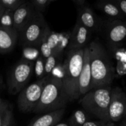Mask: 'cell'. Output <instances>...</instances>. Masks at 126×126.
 Returning <instances> with one entry per match:
<instances>
[{
    "label": "cell",
    "instance_id": "cell-1",
    "mask_svg": "<svg viewBox=\"0 0 126 126\" xmlns=\"http://www.w3.org/2000/svg\"><path fill=\"white\" fill-rule=\"evenodd\" d=\"M87 46L91 70V90L111 86L115 79V73L108 52L97 40L93 41Z\"/></svg>",
    "mask_w": 126,
    "mask_h": 126
},
{
    "label": "cell",
    "instance_id": "cell-2",
    "mask_svg": "<svg viewBox=\"0 0 126 126\" xmlns=\"http://www.w3.org/2000/svg\"><path fill=\"white\" fill-rule=\"evenodd\" d=\"M68 102L69 98L64 89L62 79L50 75L44 84L39 103L33 112L44 114L66 108Z\"/></svg>",
    "mask_w": 126,
    "mask_h": 126
},
{
    "label": "cell",
    "instance_id": "cell-3",
    "mask_svg": "<svg viewBox=\"0 0 126 126\" xmlns=\"http://www.w3.org/2000/svg\"><path fill=\"white\" fill-rule=\"evenodd\" d=\"M84 49L68 50L63 63V84L69 102L79 98L78 92L79 79L83 64Z\"/></svg>",
    "mask_w": 126,
    "mask_h": 126
},
{
    "label": "cell",
    "instance_id": "cell-4",
    "mask_svg": "<svg viewBox=\"0 0 126 126\" xmlns=\"http://www.w3.org/2000/svg\"><path fill=\"white\" fill-rule=\"evenodd\" d=\"M111 89V86H107L91 90L82 95L79 103L85 111L92 114L99 120L108 123Z\"/></svg>",
    "mask_w": 126,
    "mask_h": 126
},
{
    "label": "cell",
    "instance_id": "cell-5",
    "mask_svg": "<svg viewBox=\"0 0 126 126\" xmlns=\"http://www.w3.org/2000/svg\"><path fill=\"white\" fill-rule=\"evenodd\" d=\"M50 31V28L43 14L36 12L30 20L18 32L20 44L23 47L38 48Z\"/></svg>",
    "mask_w": 126,
    "mask_h": 126
},
{
    "label": "cell",
    "instance_id": "cell-6",
    "mask_svg": "<svg viewBox=\"0 0 126 126\" xmlns=\"http://www.w3.org/2000/svg\"><path fill=\"white\" fill-rule=\"evenodd\" d=\"M34 62L21 59L11 69L7 77L8 92L11 95L19 94L26 87L33 73Z\"/></svg>",
    "mask_w": 126,
    "mask_h": 126
},
{
    "label": "cell",
    "instance_id": "cell-7",
    "mask_svg": "<svg viewBox=\"0 0 126 126\" xmlns=\"http://www.w3.org/2000/svg\"><path fill=\"white\" fill-rule=\"evenodd\" d=\"M47 78L46 76L37 80L20 92L17 98V107L21 112L28 113L33 111L39 103Z\"/></svg>",
    "mask_w": 126,
    "mask_h": 126
},
{
    "label": "cell",
    "instance_id": "cell-8",
    "mask_svg": "<svg viewBox=\"0 0 126 126\" xmlns=\"http://www.w3.org/2000/svg\"><path fill=\"white\" fill-rule=\"evenodd\" d=\"M110 50L122 46L126 36V24L121 20L110 19L103 21L102 30Z\"/></svg>",
    "mask_w": 126,
    "mask_h": 126
},
{
    "label": "cell",
    "instance_id": "cell-9",
    "mask_svg": "<svg viewBox=\"0 0 126 126\" xmlns=\"http://www.w3.org/2000/svg\"><path fill=\"white\" fill-rule=\"evenodd\" d=\"M126 113V95L119 87L111 89L108 108L109 122L116 123L124 118Z\"/></svg>",
    "mask_w": 126,
    "mask_h": 126
},
{
    "label": "cell",
    "instance_id": "cell-10",
    "mask_svg": "<svg viewBox=\"0 0 126 126\" xmlns=\"http://www.w3.org/2000/svg\"><path fill=\"white\" fill-rule=\"evenodd\" d=\"M77 20L79 23L86 28L93 32H99L102 30L103 21L96 15L89 4H86L80 8H78Z\"/></svg>",
    "mask_w": 126,
    "mask_h": 126
},
{
    "label": "cell",
    "instance_id": "cell-11",
    "mask_svg": "<svg viewBox=\"0 0 126 126\" xmlns=\"http://www.w3.org/2000/svg\"><path fill=\"white\" fill-rule=\"evenodd\" d=\"M92 32L76 22L72 32H70V40L66 49L68 50L84 48L91 39Z\"/></svg>",
    "mask_w": 126,
    "mask_h": 126
},
{
    "label": "cell",
    "instance_id": "cell-12",
    "mask_svg": "<svg viewBox=\"0 0 126 126\" xmlns=\"http://www.w3.org/2000/svg\"><path fill=\"white\" fill-rule=\"evenodd\" d=\"M35 12L36 11L32 7L30 1H26L12 13L13 28H14L17 32H20L30 20Z\"/></svg>",
    "mask_w": 126,
    "mask_h": 126
},
{
    "label": "cell",
    "instance_id": "cell-13",
    "mask_svg": "<svg viewBox=\"0 0 126 126\" xmlns=\"http://www.w3.org/2000/svg\"><path fill=\"white\" fill-rule=\"evenodd\" d=\"M91 70L90 65L89 52L87 45L84 49L83 64L79 79L78 92L79 97L83 95L91 90Z\"/></svg>",
    "mask_w": 126,
    "mask_h": 126
},
{
    "label": "cell",
    "instance_id": "cell-14",
    "mask_svg": "<svg viewBox=\"0 0 126 126\" xmlns=\"http://www.w3.org/2000/svg\"><path fill=\"white\" fill-rule=\"evenodd\" d=\"M18 32L13 27L0 25V53L12 51L18 41Z\"/></svg>",
    "mask_w": 126,
    "mask_h": 126
},
{
    "label": "cell",
    "instance_id": "cell-15",
    "mask_svg": "<svg viewBox=\"0 0 126 126\" xmlns=\"http://www.w3.org/2000/svg\"><path fill=\"white\" fill-rule=\"evenodd\" d=\"M66 108L42 114L34 118L27 126H54L60 122Z\"/></svg>",
    "mask_w": 126,
    "mask_h": 126
},
{
    "label": "cell",
    "instance_id": "cell-16",
    "mask_svg": "<svg viewBox=\"0 0 126 126\" xmlns=\"http://www.w3.org/2000/svg\"><path fill=\"white\" fill-rule=\"evenodd\" d=\"M95 7L102 11L105 16L108 17L110 19L124 20L125 17L117 7L113 0H100L97 2Z\"/></svg>",
    "mask_w": 126,
    "mask_h": 126
},
{
    "label": "cell",
    "instance_id": "cell-17",
    "mask_svg": "<svg viewBox=\"0 0 126 126\" xmlns=\"http://www.w3.org/2000/svg\"><path fill=\"white\" fill-rule=\"evenodd\" d=\"M88 121L89 118L86 111L82 110H77L72 113L67 121L70 126H82Z\"/></svg>",
    "mask_w": 126,
    "mask_h": 126
},
{
    "label": "cell",
    "instance_id": "cell-18",
    "mask_svg": "<svg viewBox=\"0 0 126 126\" xmlns=\"http://www.w3.org/2000/svg\"><path fill=\"white\" fill-rule=\"evenodd\" d=\"M62 57H58L57 55L52 54L49 57L45 59V63H44V76L45 77L50 76L52 71L55 67V66L57 64L61 63L60 61L62 60Z\"/></svg>",
    "mask_w": 126,
    "mask_h": 126
},
{
    "label": "cell",
    "instance_id": "cell-19",
    "mask_svg": "<svg viewBox=\"0 0 126 126\" xmlns=\"http://www.w3.org/2000/svg\"><path fill=\"white\" fill-rule=\"evenodd\" d=\"M40 55L39 49L33 47H25L22 50V59L28 61H35Z\"/></svg>",
    "mask_w": 126,
    "mask_h": 126
},
{
    "label": "cell",
    "instance_id": "cell-20",
    "mask_svg": "<svg viewBox=\"0 0 126 126\" xmlns=\"http://www.w3.org/2000/svg\"><path fill=\"white\" fill-rule=\"evenodd\" d=\"M44 63H45V59L41 55L38 57V59L35 60V62L34 63L33 73L35 75L36 78L38 79L37 80L45 77L44 76Z\"/></svg>",
    "mask_w": 126,
    "mask_h": 126
},
{
    "label": "cell",
    "instance_id": "cell-21",
    "mask_svg": "<svg viewBox=\"0 0 126 126\" xmlns=\"http://www.w3.org/2000/svg\"><path fill=\"white\" fill-rule=\"evenodd\" d=\"M62 36V33H55L54 32H52L51 30L47 35L46 39V41L49 44V46L52 50L53 53L56 49L58 44H59V41L61 39Z\"/></svg>",
    "mask_w": 126,
    "mask_h": 126
},
{
    "label": "cell",
    "instance_id": "cell-22",
    "mask_svg": "<svg viewBox=\"0 0 126 126\" xmlns=\"http://www.w3.org/2000/svg\"><path fill=\"white\" fill-rule=\"evenodd\" d=\"M54 1V0H30V2L36 12L43 14Z\"/></svg>",
    "mask_w": 126,
    "mask_h": 126
},
{
    "label": "cell",
    "instance_id": "cell-23",
    "mask_svg": "<svg viewBox=\"0 0 126 126\" xmlns=\"http://www.w3.org/2000/svg\"><path fill=\"white\" fill-rule=\"evenodd\" d=\"M25 0H0V2L5 9L13 12L25 2Z\"/></svg>",
    "mask_w": 126,
    "mask_h": 126
},
{
    "label": "cell",
    "instance_id": "cell-24",
    "mask_svg": "<svg viewBox=\"0 0 126 126\" xmlns=\"http://www.w3.org/2000/svg\"><path fill=\"white\" fill-rule=\"evenodd\" d=\"M1 126H16L13 110L12 108L10 105L6 110L3 121Z\"/></svg>",
    "mask_w": 126,
    "mask_h": 126
},
{
    "label": "cell",
    "instance_id": "cell-25",
    "mask_svg": "<svg viewBox=\"0 0 126 126\" xmlns=\"http://www.w3.org/2000/svg\"><path fill=\"white\" fill-rule=\"evenodd\" d=\"M46 38H44L40 44V45L38 47L39 52H40V55L43 57L44 59H46L47 58L49 57L50 55L53 54V51L50 47L49 46V44L47 42Z\"/></svg>",
    "mask_w": 126,
    "mask_h": 126
},
{
    "label": "cell",
    "instance_id": "cell-26",
    "mask_svg": "<svg viewBox=\"0 0 126 126\" xmlns=\"http://www.w3.org/2000/svg\"><path fill=\"white\" fill-rule=\"evenodd\" d=\"M12 12L6 10L4 14L0 18V25L8 27H12Z\"/></svg>",
    "mask_w": 126,
    "mask_h": 126
},
{
    "label": "cell",
    "instance_id": "cell-27",
    "mask_svg": "<svg viewBox=\"0 0 126 126\" xmlns=\"http://www.w3.org/2000/svg\"><path fill=\"white\" fill-rule=\"evenodd\" d=\"M52 76L57 78L62 79L63 76V63H60L55 66V67L53 69L52 71L51 74Z\"/></svg>",
    "mask_w": 126,
    "mask_h": 126
},
{
    "label": "cell",
    "instance_id": "cell-28",
    "mask_svg": "<svg viewBox=\"0 0 126 126\" xmlns=\"http://www.w3.org/2000/svg\"><path fill=\"white\" fill-rule=\"evenodd\" d=\"M113 2L116 4L123 16H126V0H113Z\"/></svg>",
    "mask_w": 126,
    "mask_h": 126
},
{
    "label": "cell",
    "instance_id": "cell-29",
    "mask_svg": "<svg viewBox=\"0 0 126 126\" xmlns=\"http://www.w3.org/2000/svg\"><path fill=\"white\" fill-rule=\"evenodd\" d=\"M110 122L103 121H88L86 122L82 126H108Z\"/></svg>",
    "mask_w": 126,
    "mask_h": 126
},
{
    "label": "cell",
    "instance_id": "cell-30",
    "mask_svg": "<svg viewBox=\"0 0 126 126\" xmlns=\"http://www.w3.org/2000/svg\"><path fill=\"white\" fill-rule=\"evenodd\" d=\"M9 106V105L7 102L3 101L2 105L0 107V126L2 124L4 118L5 113H6V111L7 108H8Z\"/></svg>",
    "mask_w": 126,
    "mask_h": 126
},
{
    "label": "cell",
    "instance_id": "cell-31",
    "mask_svg": "<svg viewBox=\"0 0 126 126\" xmlns=\"http://www.w3.org/2000/svg\"><path fill=\"white\" fill-rule=\"evenodd\" d=\"M72 1L78 8H80L87 4V2L85 0H72Z\"/></svg>",
    "mask_w": 126,
    "mask_h": 126
},
{
    "label": "cell",
    "instance_id": "cell-32",
    "mask_svg": "<svg viewBox=\"0 0 126 126\" xmlns=\"http://www.w3.org/2000/svg\"><path fill=\"white\" fill-rule=\"evenodd\" d=\"M54 126H70V125L69 124L68 122L66 121V122H62V123L59 122V123H58L57 124H56Z\"/></svg>",
    "mask_w": 126,
    "mask_h": 126
},
{
    "label": "cell",
    "instance_id": "cell-33",
    "mask_svg": "<svg viewBox=\"0 0 126 126\" xmlns=\"http://www.w3.org/2000/svg\"><path fill=\"white\" fill-rule=\"evenodd\" d=\"M5 11H6V9H5L4 7H3V6H2V5L1 4V2H0V18L2 17V16L4 14Z\"/></svg>",
    "mask_w": 126,
    "mask_h": 126
},
{
    "label": "cell",
    "instance_id": "cell-34",
    "mask_svg": "<svg viewBox=\"0 0 126 126\" xmlns=\"http://www.w3.org/2000/svg\"><path fill=\"white\" fill-rule=\"evenodd\" d=\"M2 86V78H1V77L0 76V89H1Z\"/></svg>",
    "mask_w": 126,
    "mask_h": 126
},
{
    "label": "cell",
    "instance_id": "cell-35",
    "mask_svg": "<svg viewBox=\"0 0 126 126\" xmlns=\"http://www.w3.org/2000/svg\"><path fill=\"white\" fill-rule=\"evenodd\" d=\"M115 126V124L113 123H111V122H110L109 124H108V126Z\"/></svg>",
    "mask_w": 126,
    "mask_h": 126
},
{
    "label": "cell",
    "instance_id": "cell-36",
    "mask_svg": "<svg viewBox=\"0 0 126 126\" xmlns=\"http://www.w3.org/2000/svg\"><path fill=\"white\" fill-rule=\"evenodd\" d=\"M2 102H3V101H1V102H0V107H1V105H2Z\"/></svg>",
    "mask_w": 126,
    "mask_h": 126
},
{
    "label": "cell",
    "instance_id": "cell-37",
    "mask_svg": "<svg viewBox=\"0 0 126 126\" xmlns=\"http://www.w3.org/2000/svg\"><path fill=\"white\" fill-rule=\"evenodd\" d=\"M1 102V100H0V102Z\"/></svg>",
    "mask_w": 126,
    "mask_h": 126
},
{
    "label": "cell",
    "instance_id": "cell-38",
    "mask_svg": "<svg viewBox=\"0 0 126 126\" xmlns=\"http://www.w3.org/2000/svg\"></svg>",
    "mask_w": 126,
    "mask_h": 126
}]
</instances>
